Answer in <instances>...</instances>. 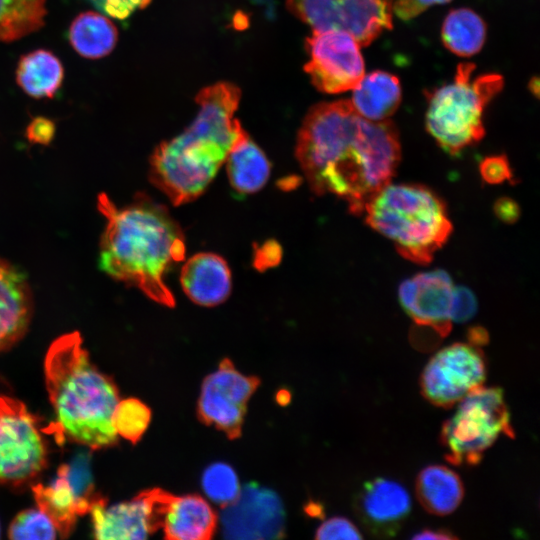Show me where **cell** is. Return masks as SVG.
I'll use <instances>...</instances> for the list:
<instances>
[{"label": "cell", "mask_w": 540, "mask_h": 540, "mask_svg": "<svg viewBox=\"0 0 540 540\" xmlns=\"http://www.w3.org/2000/svg\"><path fill=\"white\" fill-rule=\"evenodd\" d=\"M296 157L316 194H333L360 215L370 198L391 182L401 146L392 121L368 120L349 100H338L309 110L298 133Z\"/></svg>", "instance_id": "6da1fadb"}, {"label": "cell", "mask_w": 540, "mask_h": 540, "mask_svg": "<svg viewBox=\"0 0 540 540\" xmlns=\"http://www.w3.org/2000/svg\"><path fill=\"white\" fill-rule=\"evenodd\" d=\"M98 207L106 219L100 242L101 270L173 307L175 299L164 277L184 259L185 239L167 208L141 195L119 208L105 194L99 195Z\"/></svg>", "instance_id": "7a4b0ae2"}, {"label": "cell", "mask_w": 540, "mask_h": 540, "mask_svg": "<svg viewBox=\"0 0 540 540\" xmlns=\"http://www.w3.org/2000/svg\"><path fill=\"white\" fill-rule=\"evenodd\" d=\"M239 89L217 83L200 91L196 119L180 135L156 147L150 158V180L174 205L200 196L236 141L245 132L234 117Z\"/></svg>", "instance_id": "3957f363"}, {"label": "cell", "mask_w": 540, "mask_h": 540, "mask_svg": "<svg viewBox=\"0 0 540 540\" xmlns=\"http://www.w3.org/2000/svg\"><path fill=\"white\" fill-rule=\"evenodd\" d=\"M44 369L57 435L91 449L113 445L118 390L91 363L79 333L62 335L51 344Z\"/></svg>", "instance_id": "277c9868"}, {"label": "cell", "mask_w": 540, "mask_h": 540, "mask_svg": "<svg viewBox=\"0 0 540 540\" xmlns=\"http://www.w3.org/2000/svg\"><path fill=\"white\" fill-rule=\"evenodd\" d=\"M366 223L398 253L426 265L448 240L452 223L443 200L420 184L388 183L365 204Z\"/></svg>", "instance_id": "5b68a950"}, {"label": "cell", "mask_w": 540, "mask_h": 540, "mask_svg": "<svg viewBox=\"0 0 540 540\" xmlns=\"http://www.w3.org/2000/svg\"><path fill=\"white\" fill-rule=\"evenodd\" d=\"M474 70L473 63H460L454 80L429 94L426 128L437 144L452 155L484 137L485 108L504 86L501 75L473 77Z\"/></svg>", "instance_id": "8992f818"}, {"label": "cell", "mask_w": 540, "mask_h": 540, "mask_svg": "<svg viewBox=\"0 0 540 540\" xmlns=\"http://www.w3.org/2000/svg\"><path fill=\"white\" fill-rule=\"evenodd\" d=\"M501 434L514 437L504 392L480 386L459 401L454 415L442 426L440 440L447 461L473 466Z\"/></svg>", "instance_id": "52a82bcc"}, {"label": "cell", "mask_w": 540, "mask_h": 540, "mask_svg": "<svg viewBox=\"0 0 540 540\" xmlns=\"http://www.w3.org/2000/svg\"><path fill=\"white\" fill-rule=\"evenodd\" d=\"M286 3L313 31H345L361 47L392 28L394 0H287Z\"/></svg>", "instance_id": "ba28073f"}, {"label": "cell", "mask_w": 540, "mask_h": 540, "mask_svg": "<svg viewBox=\"0 0 540 540\" xmlns=\"http://www.w3.org/2000/svg\"><path fill=\"white\" fill-rule=\"evenodd\" d=\"M46 462L47 448L36 419L20 401L0 396V483H26Z\"/></svg>", "instance_id": "9c48e42d"}, {"label": "cell", "mask_w": 540, "mask_h": 540, "mask_svg": "<svg viewBox=\"0 0 540 540\" xmlns=\"http://www.w3.org/2000/svg\"><path fill=\"white\" fill-rule=\"evenodd\" d=\"M486 373L485 357L478 346L455 343L429 360L420 378L421 393L431 404L449 408L482 386Z\"/></svg>", "instance_id": "30bf717a"}, {"label": "cell", "mask_w": 540, "mask_h": 540, "mask_svg": "<svg viewBox=\"0 0 540 540\" xmlns=\"http://www.w3.org/2000/svg\"><path fill=\"white\" fill-rule=\"evenodd\" d=\"M306 46L309 60L305 71L319 91H352L365 75L361 46L345 31H313Z\"/></svg>", "instance_id": "8fae6325"}, {"label": "cell", "mask_w": 540, "mask_h": 540, "mask_svg": "<svg viewBox=\"0 0 540 540\" xmlns=\"http://www.w3.org/2000/svg\"><path fill=\"white\" fill-rule=\"evenodd\" d=\"M259 384L257 377L242 374L227 358L222 360L203 381L197 406L199 419L230 439L238 438L247 402Z\"/></svg>", "instance_id": "7c38bea8"}, {"label": "cell", "mask_w": 540, "mask_h": 540, "mask_svg": "<svg viewBox=\"0 0 540 540\" xmlns=\"http://www.w3.org/2000/svg\"><path fill=\"white\" fill-rule=\"evenodd\" d=\"M170 493L155 488L129 501L107 506L98 497L90 508L94 537L97 539H146L161 528Z\"/></svg>", "instance_id": "4fadbf2b"}, {"label": "cell", "mask_w": 540, "mask_h": 540, "mask_svg": "<svg viewBox=\"0 0 540 540\" xmlns=\"http://www.w3.org/2000/svg\"><path fill=\"white\" fill-rule=\"evenodd\" d=\"M221 528L229 539H275L285 532V512L274 491L247 484L238 497L223 507Z\"/></svg>", "instance_id": "5bb4252c"}, {"label": "cell", "mask_w": 540, "mask_h": 540, "mask_svg": "<svg viewBox=\"0 0 540 540\" xmlns=\"http://www.w3.org/2000/svg\"><path fill=\"white\" fill-rule=\"evenodd\" d=\"M453 294L452 280L441 269L417 274L398 289L399 301L415 324L441 337L451 330Z\"/></svg>", "instance_id": "9a60e30c"}, {"label": "cell", "mask_w": 540, "mask_h": 540, "mask_svg": "<svg viewBox=\"0 0 540 540\" xmlns=\"http://www.w3.org/2000/svg\"><path fill=\"white\" fill-rule=\"evenodd\" d=\"M355 509L366 528L377 536L395 535L411 511L408 491L400 483L378 477L365 482Z\"/></svg>", "instance_id": "2e32d148"}, {"label": "cell", "mask_w": 540, "mask_h": 540, "mask_svg": "<svg viewBox=\"0 0 540 540\" xmlns=\"http://www.w3.org/2000/svg\"><path fill=\"white\" fill-rule=\"evenodd\" d=\"M32 490L37 506L52 519L62 537L72 532L76 518L89 512L99 497L72 480L63 466L49 484H38Z\"/></svg>", "instance_id": "e0dca14e"}, {"label": "cell", "mask_w": 540, "mask_h": 540, "mask_svg": "<svg viewBox=\"0 0 540 540\" xmlns=\"http://www.w3.org/2000/svg\"><path fill=\"white\" fill-rule=\"evenodd\" d=\"M32 312V297L25 275L0 259V351L26 332Z\"/></svg>", "instance_id": "ac0fdd59"}, {"label": "cell", "mask_w": 540, "mask_h": 540, "mask_svg": "<svg viewBox=\"0 0 540 540\" xmlns=\"http://www.w3.org/2000/svg\"><path fill=\"white\" fill-rule=\"evenodd\" d=\"M185 294L201 306H215L231 291V273L226 261L214 253H198L183 265L180 274Z\"/></svg>", "instance_id": "d6986e66"}, {"label": "cell", "mask_w": 540, "mask_h": 540, "mask_svg": "<svg viewBox=\"0 0 540 540\" xmlns=\"http://www.w3.org/2000/svg\"><path fill=\"white\" fill-rule=\"evenodd\" d=\"M217 515L199 495L169 494L161 528L166 539L207 540L217 527Z\"/></svg>", "instance_id": "ffe728a7"}, {"label": "cell", "mask_w": 540, "mask_h": 540, "mask_svg": "<svg viewBox=\"0 0 540 540\" xmlns=\"http://www.w3.org/2000/svg\"><path fill=\"white\" fill-rule=\"evenodd\" d=\"M402 91L398 78L385 71L365 74L352 90L350 103L362 117L371 121L388 120L401 103Z\"/></svg>", "instance_id": "44dd1931"}, {"label": "cell", "mask_w": 540, "mask_h": 540, "mask_svg": "<svg viewBox=\"0 0 540 540\" xmlns=\"http://www.w3.org/2000/svg\"><path fill=\"white\" fill-rule=\"evenodd\" d=\"M416 495L427 512L445 516L460 505L464 487L455 471L443 465H430L416 479Z\"/></svg>", "instance_id": "7402d4cb"}, {"label": "cell", "mask_w": 540, "mask_h": 540, "mask_svg": "<svg viewBox=\"0 0 540 540\" xmlns=\"http://www.w3.org/2000/svg\"><path fill=\"white\" fill-rule=\"evenodd\" d=\"M229 181L240 193L260 190L270 175V164L263 151L244 132L225 161Z\"/></svg>", "instance_id": "603a6c76"}, {"label": "cell", "mask_w": 540, "mask_h": 540, "mask_svg": "<svg viewBox=\"0 0 540 540\" xmlns=\"http://www.w3.org/2000/svg\"><path fill=\"white\" fill-rule=\"evenodd\" d=\"M64 76L60 60L50 51L38 49L23 55L17 66L16 80L33 98H52Z\"/></svg>", "instance_id": "cb8c5ba5"}, {"label": "cell", "mask_w": 540, "mask_h": 540, "mask_svg": "<svg viewBox=\"0 0 540 540\" xmlns=\"http://www.w3.org/2000/svg\"><path fill=\"white\" fill-rule=\"evenodd\" d=\"M68 36L78 54L88 59H99L114 49L118 33L106 16L88 11L73 20Z\"/></svg>", "instance_id": "d4e9b609"}, {"label": "cell", "mask_w": 540, "mask_h": 540, "mask_svg": "<svg viewBox=\"0 0 540 540\" xmlns=\"http://www.w3.org/2000/svg\"><path fill=\"white\" fill-rule=\"evenodd\" d=\"M441 38L444 46L452 53L470 57L483 47L486 25L471 9H455L450 11L443 22Z\"/></svg>", "instance_id": "484cf974"}, {"label": "cell", "mask_w": 540, "mask_h": 540, "mask_svg": "<svg viewBox=\"0 0 540 540\" xmlns=\"http://www.w3.org/2000/svg\"><path fill=\"white\" fill-rule=\"evenodd\" d=\"M47 0H0V42L27 36L44 25Z\"/></svg>", "instance_id": "4316f807"}, {"label": "cell", "mask_w": 540, "mask_h": 540, "mask_svg": "<svg viewBox=\"0 0 540 540\" xmlns=\"http://www.w3.org/2000/svg\"><path fill=\"white\" fill-rule=\"evenodd\" d=\"M201 484L207 497L222 507L233 502L241 490L236 472L223 462L209 465L203 472Z\"/></svg>", "instance_id": "83f0119b"}, {"label": "cell", "mask_w": 540, "mask_h": 540, "mask_svg": "<svg viewBox=\"0 0 540 540\" xmlns=\"http://www.w3.org/2000/svg\"><path fill=\"white\" fill-rule=\"evenodd\" d=\"M150 418V409L143 402L128 398L117 404L113 424L118 436L136 443L146 431Z\"/></svg>", "instance_id": "f1b7e54d"}, {"label": "cell", "mask_w": 540, "mask_h": 540, "mask_svg": "<svg viewBox=\"0 0 540 540\" xmlns=\"http://www.w3.org/2000/svg\"><path fill=\"white\" fill-rule=\"evenodd\" d=\"M57 528L52 519L39 507L20 512L11 522L8 536L11 539H54Z\"/></svg>", "instance_id": "f546056e"}, {"label": "cell", "mask_w": 540, "mask_h": 540, "mask_svg": "<svg viewBox=\"0 0 540 540\" xmlns=\"http://www.w3.org/2000/svg\"><path fill=\"white\" fill-rule=\"evenodd\" d=\"M315 538L321 540H358L362 539V535L354 523L349 519L344 517H333L322 523L316 531Z\"/></svg>", "instance_id": "4dcf8cb0"}, {"label": "cell", "mask_w": 540, "mask_h": 540, "mask_svg": "<svg viewBox=\"0 0 540 540\" xmlns=\"http://www.w3.org/2000/svg\"><path fill=\"white\" fill-rule=\"evenodd\" d=\"M96 9L114 19L128 18L137 9L143 8L149 0H88Z\"/></svg>", "instance_id": "1f68e13d"}, {"label": "cell", "mask_w": 540, "mask_h": 540, "mask_svg": "<svg viewBox=\"0 0 540 540\" xmlns=\"http://www.w3.org/2000/svg\"><path fill=\"white\" fill-rule=\"evenodd\" d=\"M477 310L474 294L465 287H454L451 319L454 322H466Z\"/></svg>", "instance_id": "d6a6232c"}, {"label": "cell", "mask_w": 540, "mask_h": 540, "mask_svg": "<svg viewBox=\"0 0 540 540\" xmlns=\"http://www.w3.org/2000/svg\"><path fill=\"white\" fill-rule=\"evenodd\" d=\"M480 173L490 184L502 183L512 177L508 160L503 155L486 157L480 164Z\"/></svg>", "instance_id": "836d02e7"}, {"label": "cell", "mask_w": 540, "mask_h": 540, "mask_svg": "<svg viewBox=\"0 0 540 540\" xmlns=\"http://www.w3.org/2000/svg\"><path fill=\"white\" fill-rule=\"evenodd\" d=\"M451 0H394L393 14L401 20H410L429 7L436 4H444Z\"/></svg>", "instance_id": "e575fe53"}, {"label": "cell", "mask_w": 540, "mask_h": 540, "mask_svg": "<svg viewBox=\"0 0 540 540\" xmlns=\"http://www.w3.org/2000/svg\"><path fill=\"white\" fill-rule=\"evenodd\" d=\"M54 133V123L45 117L34 118L26 130L28 140L38 144H48L53 139Z\"/></svg>", "instance_id": "d590c367"}, {"label": "cell", "mask_w": 540, "mask_h": 540, "mask_svg": "<svg viewBox=\"0 0 540 540\" xmlns=\"http://www.w3.org/2000/svg\"><path fill=\"white\" fill-rule=\"evenodd\" d=\"M496 216L506 223L515 222L520 214V209L515 201L510 198L503 197L497 200L494 205Z\"/></svg>", "instance_id": "8d00e7d4"}, {"label": "cell", "mask_w": 540, "mask_h": 540, "mask_svg": "<svg viewBox=\"0 0 540 540\" xmlns=\"http://www.w3.org/2000/svg\"><path fill=\"white\" fill-rule=\"evenodd\" d=\"M413 539H457L451 531L446 529H425L412 537Z\"/></svg>", "instance_id": "74e56055"}, {"label": "cell", "mask_w": 540, "mask_h": 540, "mask_svg": "<svg viewBox=\"0 0 540 540\" xmlns=\"http://www.w3.org/2000/svg\"><path fill=\"white\" fill-rule=\"evenodd\" d=\"M469 342L472 345H484L488 341L487 332L481 327H473L468 332Z\"/></svg>", "instance_id": "f35d334b"}, {"label": "cell", "mask_w": 540, "mask_h": 540, "mask_svg": "<svg viewBox=\"0 0 540 540\" xmlns=\"http://www.w3.org/2000/svg\"><path fill=\"white\" fill-rule=\"evenodd\" d=\"M531 91L535 93L536 95L539 92V80L537 77L533 78L531 83L529 84Z\"/></svg>", "instance_id": "ab89813d"}]
</instances>
